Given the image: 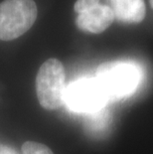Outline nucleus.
I'll list each match as a JSON object with an SVG mask.
<instances>
[{"label":"nucleus","instance_id":"obj_6","mask_svg":"<svg viewBox=\"0 0 153 154\" xmlns=\"http://www.w3.org/2000/svg\"><path fill=\"white\" fill-rule=\"evenodd\" d=\"M115 19L122 23H140L145 17L144 0H109Z\"/></svg>","mask_w":153,"mask_h":154},{"label":"nucleus","instance_id":"obj_9","mask_svg":"<svg viewBox=\"0 0 153 154\" xmlns=\"http://www.w3.org/2000/svg\"><path fill=\"white\" fill-rule=\"evenodd\" d=\"M99 1L100 0H77L74 6V10L78 14H81V13H84L96 7V5L99 4Z\"/></svg>","mask_w":153,"mask_h":154},{"label":"nucleus","instance_id":"obj_3","mask_svg":"<svg viewBox=\"0 0 153 154\" xmlns=\"http://www.w3.org/2000/svg\"><path fill=\"white\" fill-rule=\"evenodd\" d=\"M65 69L55 58L47 60L39 69L36 78V93L41 106L54 110L62 106L65 100Z\"/></svg>","mask_w":153,"mask_h":154},{"label":"nucleus","instance_id":"obj_10","mask_svg":"<svg viewBox=\"0 0 153 154\" xmlns=\"http://www.w3.org/2000/svg\"><path fill=\"white\" fill-rule=\"evenodd\" d=\"M0 154H18V153L13 148H11L10 146L0 144Z\"/></svg>","mask_w":153,"mask_h":154},{"label":"nucleus","instance_id":"obj_1","mask_svg":"<svg viewBox=\"0 0 153 154\" xmlns=\"http://www.w3.org/2000/svg\"><path fill=\"white\" fill-rule=\"evenodd\" d=\"M96 79L107 100H119L135 91L141 80V71L130 62H106L97 68Z\"/></svg>","mask_w":153,"mask_h":154},{"label":"nucleus","instance_id":"obj_4","mask_svg":"<svg viewBox=\"0 0 153 154\" xmlns=\"http://www.w3.org/2000/svg\"><path fill=\"white\" fill-rule=\"evenodd\" d=\"M109 101L96 79H82L66 88L64 103L76 112L92 113L103 109Z\"/></svg>","mask_w":153,"mask_h":154},{"label":"nucleus","instance_id":"obj_5","mask_svg":"<svg viewBox=\"0 0 153 154\" xmlns=\"http://www.w3.org/2000/svg\"><path fill=\"white\" fill-rule=\"evenodd\" d=\"M115 15L109 5L99 4L90 10L78 14L76 24L80 30L89 33H102L112 25Z\"/></svg>","mask_w":153,"mask_h":154},{"label":"nucleus","instance_id":"obj_8","mask_svg":"<svg viewBox=\"0 0 153 154\" xmlns=\"http://www.w3.org/2000/svg\"><path fill=\"white\" fill-rule=\"evenodd\" d=\"M23 154H53L48 146L34 141H26L22 146Z\"/></svg>","mask_w":153,"mask_h":154},{"label":"nucleus","instance_id":"obj_2","mask_svg":"<svg viewBox=\"0 0 153 154\" xmlns=\"http://www.w3.org/2000/svg\"><path fill=\"white\" fill-rule=\"evenodd\" d=\"M37 14L34 0H4L0 3V40L11 41L25 34Z\"/></svg>","mask_w":153,"mask_h":154},{"label":"nucleus","instance_id":"obj_7","mask_svg":"<svg viewBox=\"0 0 153 154\" xmlns=\"http://www.w3.org/2000/svg\"><path fill=\"white\" fill-rule=\"evenodd\" d=\"M110 120L112 116L106 107L89 113L84 120L86 131L93 137H102L109 131Z\"/></svg>","mask_w":153,"mask_h":154},{"label":"nucleus","instance_id":"obj_11","mask_svg":"<svg viewBox=\"0 0 153 154\" xmlns=\"http://www.w3.org/2000/svg\"><path fill=\"white\" fill-rule=\"evenodd\" d=\"M149 2H150V5H151V7L153 8V0H149Z\"/></svg>","mask_w":153,"mask_h":154}]
</instances>
